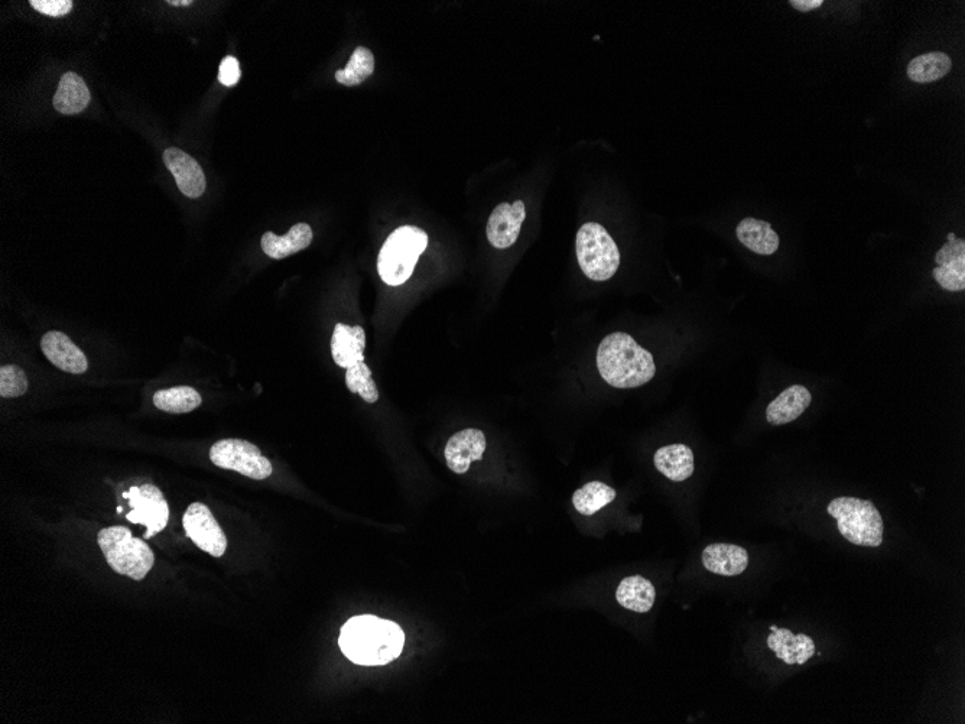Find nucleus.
<instances>
[{"label": "nucleus", "mask_w": 965, "mask_h": 724, "mask_svg": "<svg viewBox=\"0 0 965 724\" xmlns=\"http://www.w3.org/2000/svg\"><path fill=\"white\" fill-rule=\"evenodd\" d=\"M28 389V379L24 370L16 365L2 366L0 369V396L18 398Z\"/></svg>", "instance_id": "28"}, {"label": "nucleus", "mask_w": 965, "mask_h": 724, "mask_svg": "<svg viewBox=\"0 0 965 724\" xmlns=\"http://www.w3.org/2000/svg\"><path fill=\"white\" fill-rule=\"evenodd\" d=\"M656 470L672 482H684L694 473V453L685 444L659 448L653 456Z\"/></svg>", "instance_id": "18"}, {"label": "nucleus", "mask_w": 965, "mask_h": 724, "mask_svg": "<svg viewBox=\"0 0 965 724\" xmlns=\"http://www.w3.org/2000/svg\"><path fill=\"white\" fill-rule=\"evenodd\" d=\"M366 334L360 326L337 324L331 337V353L340 368L349 369L365 362Z\"/></svg>", "instance_id": "15"}, {"label": "nucleus", "mask_w": 965, "mask_h": 724, "mask_svg": "<svg viewBox=\"0 0 965 724\" xmlns=\"http://www.w3.org/2000/svg\"><path fill=\"white\" fill-rule=\"evenodd\" d=\"M165 167L174 175L178 190L185 197L198 198L206 191L207 181L203 168L184 151L178 148H168L164 152Z\"/></svg>", "instance_id": "13"}, {"label": "nucleus", "mask_w": 965, "mask_h": 724, "mask_svg": "<svg viewBox=\"0 0 965 724\" xmlns=\"http://www.w3.org/2000/svg\"><path fill=\"white\" fill-rule=\"evenodd\" d=\"M92 96L89 87L79 74L66 73L60 80L54 96V107L63 115H77L89 106Z\"/></svg>", "instance_id": "21"}, {"label": "nucleus", "mask_w": 965, "mask_h": 724, "mask_svg": "<svg viewBox=\"0 0 965 724\" xmlns=\"http://www.w3.org/2000/svg\"><path fill=\"white\" fill-rule=\"evenodd\" d=\"M827 511L837 521L840 534L851 544L872 548L883 544L885 524L873 502L843 496L828 503Z\"/></svg>", "instance_id": "4"}, {"label": "nucleus", "mask_w": 965, "mask_h": 724, "mask_svg": "<svg viewBox=\"0 0 965 724\" xmlns=\"http://www.w3.org/2000/svg\"><path fill=\"white\" fill-rule=\"evenodd\" d=\"M313 229L310 224L298 223L291 227L285 236H276L275 233L266 232L262 236V249L269 258L284 259L304 251L313 242Z\"/></svg>", "instance_id": "19"}, {"label": "nucleus", "mask_w": 965, "mask_h": 724, "mask_svg": "<svg viewBox=\"0 0 965 724\" xmlns=\"http://www.w3.org/2000/svg\"><path fill=\"white\" fill-rule=\"evenodd\" d=\"M737 239L757 255H773L779 249V236L769 223L747 217L737 224Z\"/></svg>", "instance_id": "20"}, {"label": "nucleus", "mask_w": 965, "mask_h": 724, "mask_svg": "<svg viewBox=\"0 0 965 724\" xmlns=\"http://www.w3.org/2000/svg\"><path fill=\"white\" fill-rule=\"evenodd\" d=\"M346 385L352 394H359L367 404H375L379 401L378 386L373 381L372 370L365 362L346 369Z\"/></svg>", "instance_id": "27"}, {"label": "nucleus", "mask_w": 965, "mask_h": 724, "mask_svg": "<svg viewBox=\"0 0 965 724\" xmlns=\"http://www.w3.org/2000/svg\"><path fill=\"white\" fill-rule=\"evenodd\" d=\"M703 566L718 576L734 577L749 567V554L743 547L733 544H711L704 548Z\"/></svg>", "instance_id": "16"}, {"label": "nucleus", "mask_w": 965, "mask_h": 724, "mask_svg": "<svg viewBox=\"0 0 965 724\" xmlns=\"http://www.w3.org/2000/svg\"><path fill=\"white\" fill-rule=\"evenodd\" d=\"M937 268L934 269L935 281L944 290L960 292L965 290V240L957 239L954 233L948 235V242L935 256Z\"/></svg>", "instance_id": "10"}, {"label": "nucleus", "mask_w": 965, "mask_h": 724, "mask_svg": "<svg viewBox=\"0 0 965 724\" xmlns=\"http://www.w3.org/2000/svg\"><path fill=\"white\" fill-rule=\"evenodd\" d=\"M31 6L41 14L60 18L70 14L73 2L71 0H31Z\"/></svg>", "instance_id": "30"}, {"label": "nucleus", "mask_w": 965, "mask_h": 724, "mask_svg": "<svg viewBox=\"0 0 965 724\" xmlns=\"http://www.w3.org/2000/svg\"><path fill=\"white\" fill-rule=\"evenodd\" d=\"M951 66V58L945 53L934 51V53L922 54L909 63L908 77L919 84L934 83L947 76Z\"/></svg>", "instance_id": "23"}, {"label": "nucleus", "mask_w": 965, "mask_h": 724, "mask_svg": "<svg viewBox=\"0 0 965 724\" xmlns=\"http://www.w3.org/2000/svg\"><path fill=\"white\" fill-rule=\"evenodd\" d=\"M107 563L118 574L136 581L144 580L154 566V553L144 540H139L125 527L102 529L97 537Z\"/></svg>", "instance_id": "5"}, {"label": "nucleus", "mask_w": 965, "mask_h": 724, "mask_svg": "<svg viewBox=\"0 0 965 724\" xmlns=\"http://www.w3.org/2000/svg\"><path fill=\"white\" fill-rule=\"evenodd\" d=\"M123 498L129 499V506L132 508V511L126 515V519L132 524H141L148 528L145 534L146 540L167 527L170 508L157 486L144 485L132 488L129 493H123Z\"/></svg>", "instance_id": "8"}, {"label": "nucleus", "mask_w": 965, "mask_h": 724, "mask_svg": "<svg viewBox=\"0 0 965 724\" xmlns=\"http://www.w3.org/2000/svg\"><path fill=\"white\" fill-rule=\"evenodd\" d=\"M427 246L428 235L419 227L402 226L396 229L379 252L380 278L391 287L405 284Z\"/></svg>", "instance_id": "3"}, {"label": "nucleus", "mask_w": 965, "mask_h": 724, "mask_svg": "<svg viewBox=\"0 0 965 724\" xmlns=\"http://www.w3.org/2000/svg\"><path fill=\"white\" fill-rule=\"evenodd\" d=\"M168 5H172V6H190V5H193V2H191V0H170V2H168Z\"/></svg>", "instance_id": "33"}, {"label": "nucleus", "mask_w": 965, "mask_h": 724, "mask_svg": "<svg viewBox=\"0 0 965 724\" xmlns=\"http://www.w3.org/2000/svg\"><path fill=\"white\" fill-rule=\"evenodd\" d=\"M575 251L581 271L591 281H609L619 269V248L613 237L599 223L581 226L575 240Z\"/></svg>", "instance_id": "6"}, {"label": "nucleus", "mask_w": 965, "mask_h": 724, "mask_svg": "<svg viewBox=\"0 0 965 724\" xmlns=\"http://www.w3.org/2000/svg\"><path fill=\"white\" fill-rule=\"evenodd\" d=\"M339 645L350 661L378 667L395 661L405 646V633L398 623L378 616L352 618L341 628Z\"/></svg>", "instance_id": "1"}, {"label": "nucleus", "mask_w": 965, "mask_h": 724, "mask_svg": "<svg viewBox=\"0 0 965 724\" xmlns=\"http://www.w3.org/2000/svg\"><path fill=\"white\" fill-rule=\"evenodd\" d=\"M526 219L525 203H502L490 214L487 222V239L496 249L510 248L518 240L522 223Z\"/></svg>", "instance_id": "11"}, {"label": "nucleus", "mask_w": 965, "mask_h": 724, "mask_svg": "<svg viewBox=\"0 0 965 724\" xmlns=\"http://www.w3.org/2000/svg\"><path fill=\"white\" fill-rule=\"evenodd\" d=\"M616 499V490L603 482H588L583 488L575 490L573 505L575 511L581 515L597 514L604 506L610 505Z\"/></svg>", "instance_id": "24"}, {"label": "nucleus", "mask_w": 965, "mask_h": 724, "mask_svg": "<svg viewBox=\"0 0 965 724\" xmlns=\"http://www.w3.org/2000/svg\"><path fill=\"white\" fill-rule=\"evenodd\" d=\"M210 460L220 469L235 470L253 480H265L272 474L271 461L255 444L236 438L217 441L210 448Z\"/></svg>", "instance_id": "7"}, {"label": "nucleus", "mask_w": 965, "mask_h": 724, "mask_svg": "<svg viewBox=\"0 0 965 724\" xmlns=\"http://www.w3.org/2000/svg\"><path fill=\"white\" fill-rule=\"evenodd\" d=\"M240 64L237 58L227 55L223 58L219 68V81L226 87H233L240 80Z\"/></svg>", "instance_id": "31"}, {"label": "nucleus", "mask_w": 965, "mask_h": 724, "mask_svg": "<svg viewBox=\"0 0 965 724\" xmlns=\"http://www.w3.org/2000/svg\"><path fill=\"white\" fill-rule=\"evenodd\" d=\"M795 642L796 636L789 629H776L768 639L769 648L775 651L776 658L783 659L789 665L796 664Z\"/></svg>", "instance_id": "29"}, {"label": "nucleus", "mask_w": 965, "mask_h": 724, "mask_svg": "<svg viewBox=\"0 0 965 724\" xmlns=\"http://www.w3.org/2000/svg\"><path fill=\"white\" fill-rule=\"evenodd\" d=\"M41 349L54 366L71 375H83L89 369L86 355L61 331H48L42 337Z\"/></svg>", "instance_id": "14"}, {"label": "nucleus", "mask_w": 965, "mask_h": 724, "mask_svg": "<svg viewBox=\"0 0 965 724\" xmlns=\"http://www.w3.org/2000/svg\"><path fill=\"white\" fill-rule=\"evenodd\" d=\"M791 5L798 11L811 12L814 9L821 8L824 2L822 0H791Z\"/></svg>", "instance_id": "32"}, {"label": "nucleus", "mask_w": 965, "mask_h": 724, "mask_svg": "<svg viewBox=\"0 0 965 724\" xmlns=\"http://www.w3.org/2000/svg\"><path fill=\"white\" fill-rule=\"evenodd\" d=\"M183 524L187 537L200 550L213 557H222L227 550V538L216 518L204 503L194 502L184 514Z\"/></svg>", "instance_id": "9"}, {"label": "nucleus", "mask_w": 965, "mask_h": 724, "mask_svg": "<svg viewBox=\"0 0 965 724\" xmlns=\"http://www.w3.org/2000/svg\"><path fill=\"white\" fill-rule=\"evenodd\" d=\"M597 368L601 378L617 389H633L651 382L656 365L648 350L622 331L601 340L597 350Z\"/></svg>", "instance_id": "2"}, {"label": "nucleus", "mask_w": 965, "mask_h": 724, "mask_svg": "<svg viewBox=\"0 0 965 724\" xmlns=\"http://www.w3.org/2000/svg\"><path fill=\"white\" fill-rule=\"evenodd\" d=\"M375 70V57L369 48L357 47L344 70L336 73V80L344 86H359L369 79Z\"/></svg>", "instance_id": "26"}, {"label": "nucleus", "mask_w": 965, "mask_h": 724, "mask_svg": "<svg viewBox=\"0 0 965 724\" xmlns=\"http://www.w3.org/2000/svg\"><path fill=\"white\" fill-rule=\"evenodd\" d=\"M616 600L620 606L636 613H648L655 605L656 590L648 579L630 576L620 581L616 590Z\"/></svg>", "instance_id": "22"}, {"label": "nucleus", "mask_w": 965, "mask_h": 724, "mask_svg": "<svg viewBox=\"0 0 965 724\" xmlns=\"http://www.w3.org/2000/svg\"><path fill=\"white\" fill-rule=\"evenodd\" d=\"M486 447V435L476 428H467L454 434L444 451L448 469L457 474L469 472L471 463L483 459Z\"/></svg>", "instance_id": "12"}, {"label": "nucleus", "mask_w": 965, "mask_h": 724, "mask_svg": "<svg viewBox=\"0 0 965 724\" xmlns=\"http://www.w3.org/2000/svg\"><path fill=\"white\" fill-rule=\"evenodd\" d=\"M201 401L200 394L191 386L162 389L154 395L155 407L168 414H188L200 407Z\"/></svg>", "instance_id": "25"}, {"label": "nucleus", "mask_w": 965, "mask_h": 724, "mask_svg": "<svg viewBox=\"0 0 965 724\" xmlns=\"http://www.w3.org/2000/svg\"><path fill=\"white\" fill-rule=\"evenodd\" d=\"M812 395L805 386L794 385L785 389L766 409V420L772 425L789 424L798 420L809 405Z\"/></svg>", "instance_id": "17"}]
</instances>
